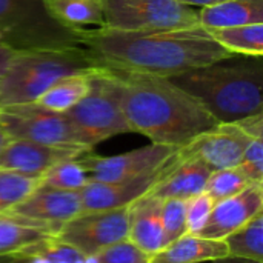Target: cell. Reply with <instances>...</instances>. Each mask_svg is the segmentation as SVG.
Segmentation results:
<instances>
[{"mask_svg": "<svg viewBox=\"0 0 263 263\" xmlns=\"http://www.w3.org/2000/svg\"><path fill=\"white\" fill-rule=\"evenodd\" d=\"M94 263H151V254L142 251L126 239L97 253Z\"/></svg>", "mask_w": 263, "mask_h": 263, "instance_id": "29", "label": "cell"}, {"mask_svg": "<svg viewBox=\"0 0 263 263\" xmlns=\"http://www.w3.org/2000/svg\"><path fill=\"white\" fill-rule=\"evenodd\" d=\"M223 240L230 257L263 263V213L254 216Z\"/></svg>", "mask_w": 263, "mask_h": 263, "instance_id": "24", "label": "cell"}, {"mask_svg": "<svg viewBox=\"0 0 263 263\" xmlns=\"http://www.w3.org/2000/svg\"><path fill=\"white\" fill-rule=\"evenodd\" d=\"M22 259H23V263H51L43 254H40L39 251H34L31 254H23Z\"/></svg>", "mask_w": 263, "mask_h": 263, "instance_id": "35", "label": "cell"}, {"mask_svg": "<svg viewBox=\"0 0 263 263\" xmlns=\"http://www.w3.org/2000/svg\"><path fill=\"white\" fill-rule=\"evenodd\" d=\"M210 37L234 55L262 57L263 23L206 29Z\"/></svg>", "mask_w": 263, "mask_h": 263, "instance_id": "23", "label": "cell"}, {"mask_svg": "<svg viewBox=\"0 0 263 263\" xmlns=\"http://www.w3.org/2000/svg\"><path fill=\"white\" fill-rule=\"evenodd\" d=\"M88 182V173L79 157L55 163L40 177L42 186L63 191H80Z\"/></svg>", "mask_w": 263, "mask_h": 263, "instance_id": "25", "label": "cell"}, {"mask_svg": "<svg viewBox=\"0 0 263 263\" xmlns=\"http://www.w3.org/2000/svg\"><path fill=\"white\" fill-rule=\"evenodd\" d=\"M160 208L162 200L146 194L131 203L128 240L151 256L166 247Z\"/></svg>", "mask_w": 263, "mask_h": 263, "instance_id": "18", "label": "cell"}, {"mask_svg": "<svg viewBox=\"0 0 263 263\" xmlns=\"http://www.w3.org/2000/svg\"><path fill=\"white\" fill-rule=\"evenodd\" d=\"M170 80L196 97L219 123L263 112L262 57L231 55Z\"/></svg>", "mask_w": 263, "mask_h": 263, "instance_id": "3", "label": "cell"}, {"mask_svg": "<svg viewBox=\"0 0 263 263\" xmlns=\"http://www.w3.org/2000/svg\"><path fill=\"white\" fill-rule=\"evenodd\" d=\"M197 15L205 29L263 23V0H227L197 9Z\"/></svg>", "mask_w": 263, "mask_h": 263, "instance_id": "21", "label": "cell"}, {"mask_svg": "<svg viewBox=\"0 0 263 263\" xmlns=\"http://www.w3.org/2000/svg\"><path fill=\"white\" fill-rule=\"evenodd\" d=\"M188 6H193V8H205V6H211V5H217V3H222V2H227V0H179Z\"/></svg>", "mask_w": 263, "mask_h": 263, "instance_id": "34", "label": "cell"}, {"mask_svg": "<svg viewBox=\"0 0 263 263\" xmlns=\"http://www.w3.org/2000/svg\"><path fill=\"white\" fill-rule=\"evenodd\" d=\"M99 66L83 46L14 51L0 86V106L32 103L59 79Z\"/></svg>", "mask_w": 263, "mask_h": 263, "instance_id": "4", "label": "cell"}, {"mask_svg": "<svg viewBox=\"0 0 263 263\" xmlns=\"http://www.w3.org/2000/svg\"><path fill=\"white\" fill-rule=\"evenodd\" d=\"M250 142L251 137L236 122H227L199 134L186 145L177 148V153L182 157L199 159L211 171H217L237 166Z\"/></svg>", "mask_w": 263, "mask_h": 263, "instance_id": "11", "label": "cell"}, {"mask_svg": "<svg viewBox=\"0 0 263 263\" xmlns=\"http://www.w3.org/2000/svg\"><path fill=\"white\" fill-rule=\"evenodd\" d=\"M236 123L251 139H263V112L243 117L240 120H236Z\"/></svg>", "mask_w": 263, "mask_h": 263, "instance_id": "32", "label": "cell"}, {"mask_svg": "<svg viewBox=\"0 0 263 263\" xmlns=\"http://www.w3.org/2000/svg\"><path fill=\"white\" fill-rule=\"evenodd\" d=\"M88 88L89 71L68 74L54 82L45 92L39 96L34 103L54 112H66L85 97Z\"/></svg>", "mask_w": 263, "mask_h": 263, "instance_id": "22", "label": "cell"}, {"mask_svg": "<svg viewBox=\"0 0 263 263\" xmlns=\"http://www.w3.org/2000/svg\"><path fill=\"white\" fill-rule=\"evenodd\" d=\"M0 263H23L22 256H5L0 257Z\"/></svg>", "mask_w": 263, "mask_h": 263, "instance_id": "38", "label": "cell"}, {"mask_svg": "<svg viewBox=\"0 0 263 263\" xmlns=\"http://www.w3.org/2000/svg\"><path fill=\"white\" fill-rule=\"evenodd\" d=\"M114 71L131 133H140L151 143L180 148L219 123L196 97L170 79Z\"/></svg>", "mask_w": 263, "mask_h": 263, "instance_id": "2", "label": "cell"}, {"mask_svg": "<svg viewBox=\"0 0 263 263\" xmlns=\"http://www.w3.org/2000/svg\"><path fill=\"white\" fill-rule=\"evenodd\" d=\"M213 171L199 159L182 157L177 149L168 159L160 179L153 185L146 196L159 200L182 199L188 200L205 191V185Z\"/></svg>", "mask_w": 263, "mask_h": 263, "instance_id": "16", "label": "cell"}, {"mask_svg": "<svg viewBox=\"0 0 263 263\" xmlns=\"http://www.w3.org/2000/svg\"><path fill=\"white\" fill-rule=\"evenodd\" d=\"M9 134L6 133V129H5V126L2 125V122H0V153H2V149L5 148V145L9 142Z\"/></svg>", "mask_w": 263, "mask_h": 263, "instance_id": "36", "label": "cell"}, {"mask_svg": "<svg viewBox=\"0 0 263 263\" xmlns=\"http://www.w3.org/2000/svg\"><path fill=\"white\" fill-rule=\"evenodd\" d=\"M77 34L99 66L166 79L234 55L202 26L154 32L97 28L79 29Z\"/></svg>", "mask_w": 263, "mask_h": 263, "instance_id": "1", "label": "cell"}, {"mask_svg": "<svg viewBox=\"0 0 263 263\" xmlns=\"http://www.w3.org/2000/svg\"><path fill=\"white\" fill-rule=\"evenodd\" d=\"M108 29L154 32L199 25L197 9L179 0H103Z\"/></svg>", "mask_w": 263, "mask_h": 263, "instance_id": "7", "label": "cell"}, {"mask_svg": "<svg viewBox=\"0 0 263 263\" xmlns=\"http://www.w3.org/2000/svg\"><path fill=\"white\" fill-rule=\"evenodd\" d=\"M83 153L86 151L77 148L51 146L25 139H9L0 153V170L42 177L55 163L76 159Z\"/></svg>", "mask_w": 263, "mask_h": 263, "instance_id": "14", "label": "cell"}, {"mask_svg": "<svg viewBox=\"0 0 263 263\" xmlns=\"http://www.w3.org/2000/svg\"><path fill=\"white\" fill-rule=\"evenodd\" d=\"M45 9L57 23L71 31L106 26L103 0H45Z\"/></svg>", "mask_w": 263, "mask_h": 263, "instance_id": "20", "label": "cell"}, {"mask_svg": "<svg viewBox=\"0 0 263 263\" xmlns=\"http://www.w3.org/2000/svg\"><path fill=\"white\" fill-rule=\"evenodd\" d=\"M213 263H259L253 262V260H247V259H237V257H225V259H220V260H216Z\"/></svg>", "mask_w": 263, "mask_h": 263, "instance_id": "37", "label": "cell"}, {"mask_svg": "<svg viewBox=\"0 0 263 263\" xmlns=\"http://www.w3.org/2000/svg\"><path fill=\"white\" fill-rule=\"evenodd\" d=\"M52 237L55 233L40 222L9 213L0 214V257L31 254Z\"/></svg>", "mask_w": 263, "mask_h": 263, "instance_id": "17", "label": "cell"}, {"mask_svg": "<svg viewBox=\"0 0 263 263\" xmlns=\"http://www.w3.org/2000/svg\"><path fill=\"white\" fill-rule=\"evenodd\" d=\"M168 162V160H166ZM166 162L160 165L157 170L139 176L131 180L105 183L89 180L79 193L82 200L80 213H94V211H108L116 208H123L131 205L133 202L143 197L153 185L160 179Z\"/></svg>", "mask_w": 263, "mask_h": 263, "instance_id": "13", "label": "cell"}, {"mask_svg": "<svg viewBox=\"0 0 263 263\" xmlns=\"http://www.w3.org/2000/svg\"><path fill=\"white\" fill-rule=\"evenodd\" d=\"M230 257L225 240L183 234L151 256V263H203Z\"/></svg>", "mask_w": 263, "mask_h": 263, "instance_id": "19", "label": "cell"}, {"mask_svg": "<svg viewBox=\"0 0 263 263\" xmlns=\"http://www.w3.org/2000/svg\"><path fill=\"white\" fill-rule=\"evenodd\" d=\"M177 148L166 145H146L117 156H97L91 151H86L79 156V160L85 166L89 180L94 182H123L131 180L139 176L148 174L163 165Z\"/></svg>", "mask_w": 263, "mask_h": 263, "instance_id": "10", "label": "cell"}, {"mask_svg": "<svg viewBox=\"0 0 263 263\" xmlns=\"http://www.w3.org/2000/svg\"><path fill=\"white\" fill-rule=\"evenodd\" d=\"M251 182L247 179V176L242 173L239 166L234 168H225L213 171L208 177V182L205 185V191L214 203L225 200L228 197H233L243 191Z\"/></svg>", "mask_w": 263, "mask_h": 263, "instance_id": "27", "label": "cell"}, {"mask_svg": "<svg viewBox=\"0 0 263 263\" xmlns=\"http://www.w3.org/2000/svg\"><path fill=\"white\" fill-rule=\"evenodd\" d=\"M39 186L40 177L0 170V214L12 210Z\"/></svg>", "mask_w": 263, "mask_h": 263, "instance_id": "26", "label": "cell"}, {"mask_svg": "<svg viewBox=\"0 0 263 263\" xmlns=\"http://www.w3.org/2000/svg\"><path fill=\"white\" fill-rule=\"evenodd\" d=\"M185 211H186V200H182V199L162 200L160 217H162L166 245L182 237L183 234H186Z\"/></svg>", "mask_w": 263, "mask_h": 263, "instance_id": "28", "label": "cell"}, {"mask_svg": "<svg viewBox=\"0 0 263 263\" xmlns=\"http://www.w3.org/2000/svg\"><path fill=\"white\" fill-rule=\"evenodd\" d=\"M0 43L14 51L82 46L77 31L48 14L45 0H0Z\"/></svg>", "mask_w": 263, "mask_h": 263, "instance_id": "6", "label": "cell"}, {"mask_svg": "<svg viewBox=\"0 0 263 263\" xmlns=\"http://www.w3.org/2000/svg\"><path fill=\"white\" fill-rule=\"evenodd\" d=\"M213 206H214V202L206 193H200L186 200L185 219H186L188 234H197V236L200 234V231L208 222Z\"/></svg>", "mask_w": 263, "mask_h": 263, "instance_id": "30", "label": "cell"}, {"mask_svg": "<svg viewBox=\"0 0 263 263\" xmlns=\"http://www.w3.org/2000/svg\"><path fill=\"white\" fill-rule=\"evenodd\" d=\"M80 211L82 200L79 191H63L40 185L8 213L40 222L57 234L60 228L79 216Z\"/></svg>", "mask_w": 263, "mask_h": 263, "instance_id": "12", "label": "cell"}, {"mask_svg": "<svg viewBox=\"0 0 263 263\" xmlns=\"http://www.w3.org/2000/svg\"><path fill=\"white\" fill-rule=\"evenodd\" d=\"M262 210L263 186L259 183H251L239 194L214 203L208 222L199 236L223 240L254 216L260 214Z\"/></svg>", "mask_w": 263, "mask_h": 263, "instance_id": "15", "label": "cell"}, {"mask_svg": "<svg viewBox=\"0 0 263 263\" xmlns=\"http://www.w3.org/2000/svg\"><path fill=\"white\" fill-rule=\"evenodd\" d=\"M80 143L92 149L97 143L131 133L122 108V85L114 69L96 66L89 71L85 97L66 111Z\"/></svg>", "mask_w": 263, "mask_h": 263, "instance_id": "5", "label": "cell"}, {"mask_svg": "<svg viewBox=\"0 0 263 263\" xmlns=\"http://www.w3.org/2000/svg\"><path fill=\"white\" fill-rule=\"evenodd\" d=\"M12 54H14V49H11L9 46L0 43V86H2V80H3L5 71L8 68V63H9Z\"/></svg>", "mask_w": 263, "mask_h": 263, "instance_id": "33", "label": "cell"}, {"mask_svg": "<svg viewBox=\"0 0 263 263\" xmlns=\"http://www.w3.org/2000/svg\"><path fill=\"white\" fill-rule=\"evenodd\" d=\"M129 223L131 205L108 211L80 213L60 228L55 239L71 245L85 257H91L117 242L126 240Z\"/></svg>", "mask_w": 263, "mask_h": 263, "instance_id": "9", "label": "cell"}, {"mask_svg": "<svg viewBox=\"0 0 263 263\" xmlns=\"http://www.w3.org/2000/svg\"><path fill=\"white\" fill-rule=\"evenodd\" d=\"M0 122L11 139L89 151L80 143L66 112H54L34 102L0 106Z\"/></svg>", "mask_w": 263, "mask_h": 263, "instance_id": "8", "label": "cell"}, {"mask_svg": "<svg viewBox=\"0 0 263 263\" xmlns=\"http://www.w3.org/2000/svg\"><path fill=\"white\" fill-rule=\"evenodd\" d=\"M237 166L251 183L263 185V139H251Z\"/></svg>", "mask_w": 263, "mask_h": 263, "instance_id": "31", "label": "cell"}]
</instances>
